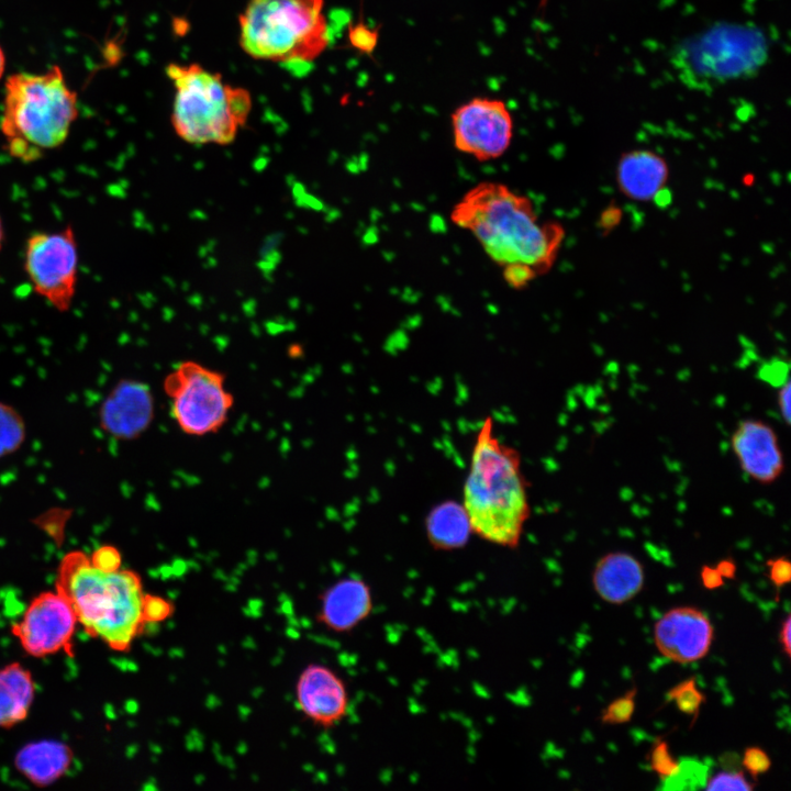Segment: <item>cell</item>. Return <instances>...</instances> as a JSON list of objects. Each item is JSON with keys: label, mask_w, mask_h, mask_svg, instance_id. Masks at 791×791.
I'll use <instances>...</instances> for the list:
<instances>
[{"label": "cell", "mask_w": 791, "mask_h": 791, "mask_svg": "<svg viewBox=\"0 0 791 791\" xmlns=\"http://www.w3.org/2000/svg\"><path fill=\"white\" fill-rule=\"evenodd\" d=\"M450 220L469 231L499 267L526 266L537 276L553 267L565 236L560 223L541 222L528 197L497 181L470 188Z\"/></svg>", "instance_id": "cell-1"}, {"label": "cell", "mask_w": 791, "mask_h": 791, "mask_svg": "<svg viewBox=\"0 0 791 791\" xmlns=\"http://www.w3.org/2000/svg\"><path fill=\"white\" fill-rule=\"evenodd\" d=\"M461 505L474 534L493 545L517 547L531 512L526 482L519 453L499 439L489 416L475 439Z\"/></svg>", "instance_id": "cell-2"}, {"label": "cell", "mask_w": 791, "mask_h": 791, "mask_svg": "<svg viewBox=\"0 0 791 791\" xmlns=\"http://www.w3.org/2000/svg\"><path fill=\"white\" fill-rule=\"evenodd\" d=\"M55 589L69 601L83 631L113 650H129L146 624L140 575L124 568L99 570L82 550L63 556Z\"/></svg>", "instance_id": "cell-3"}, {"label": "cell", "mask_w": 791, "mask_h": 791, "mask_svg": "<svg viewBox=\"0 0 791 791\" xmlns=\"http://www.w3.org/2000/svg\"><path fill=\"white\" fill-rule=\"evenodd\" d=\"M3 97L0 131L9 154L23 163L62 146L78 116L77 94L58 66L11 75Z\"/></svg>", "instance_id": "cell-4"}, {"label": "cell", "mask_w": 791, "mask_h": 791, "mask_svg": "<svg viewBox=\"0 0 791 791\" xmlns=\"http://www.w3.org/2000/svg\"><path fill=\"white\" fill-rule=\"evenodd\" d=\"M328 43L324 0H248L238 15V44L257 60L308 66Z\"/></svg>", "instance_id": "cell-5"}, {"label": "cell", "mask_w": 791, "mask_h": 791, "mask_svg": "<svg viewBox=\"0 0 791 791\" xmlns=\"http://www.w3.org/2000/svg\"><path fill=\"white\" fill-rule=\"evenodd\" d=\"M166 74L175 89L171 125L180 138L200 145L235 140L253 105L246 88L226 82L220 73L198 63H170Z\"/></svg>", "instance_id": "cell-6"}, {"label": "cell", "mask_w": 791, "mask_h": 791, "mask_svg": "<svg viewBox=\"0 0 791 791\" xmlns=\"http://www.w3.org/2000/svg\"><path fill=\"white\" fill-rule=\"evenodd\" d=\"M163 388L177 426L190 436L220 431L234 405L225 377L192 360L178 364L164 379Z\"/></svg>", "instance_id": "cell-7"}, {"label": "cell", "mask_w": 791, "mask_h": 791, "mask_svg": "<svg viewBox=\"0 0 791 791\" xmlns=\"http://www.w3.org/2000/svg\"><path fill=\"white\" fill-rule=\"evenodd\" d=\"M765 56L766 43L756 30L722 26L684 46L677 60L686 78L721 82L754 73Z\"/></svg>", "instance_id": "cell-8"}, {"label": "cell", "mask_w": 791, "mask_h": 791, "mask_svg": "<svg viewBox=\"0 0 791 791\" xmlns=\"http://www.w3.org/2000/svg\"><path fill=\"white\" fill-rule=\"evenodd\" d=\"M78 245L70 224L57 232H36L24 248V271L35 293L58 312H67L76 294Z\"/></svg>", "instance_id": "cell-9"}, {"label": "cell", "mask_w": 791, "mask_h": 791, "mask_svg": "<svg viewBox=\"0 0 791 791\" xmlns=\"http://www.w3.org/2000/svg\"><path fill=\"white\" fill-rule=\"evenodd\" d=\"M450 121L455 148L479 161L501 157L511 145L513 116L500 99L472 98L455 109Z\"/></svg>", "instance_id": "cell-10"}, {"label": "cell", "mask_w": 791, "mask_h": 791, "mask_svg": "<svg viewBox=\"0 0 791 791\" xmlns=\"http://www.w3.org/2000/svg\"><path fill=\"white\" fill-rule=\"evenodd\" d=\"M77 624L71 604L55 589L34 597L22 617L11 626V633L32 657L42 658L60 651L74 656L73 637Z\"/></svg>", "instance_id": "cell-11"}, {"label": "cell", "mask_w": 791, "mask_h": 791, "mask_svg": "<svg viewBox=\"0 0 791 791\" xmlns=\"http://www.w3.org/2000/svg\"><path fill=\"white\" fill-rule=\"evenodd\" d=\"M155 414L151 388L137 379L119 380L98 409L100 428L118 441H133L151 426Z\"/></svg>", "instance_id": "cell-12"}, {"label": "cell", "mask_w": 791, "mask_h": 791, "mask_svg": "<svg viewBox=\"0 0 791 791\" xmlns=\"http://www.w3.org/2000/svg\"><path fill=\"white\" fill-rule=\"evenodd\" d=\"M713 639L711 620L694 606L672 608L654 626V642L658 651L677 664H690L704 658Z\"/></svg>", "instance_id": "cell-13"}, {"label": "cell", "mask_w": 791, "mask_h": 791, "mask_svg": "<svg viewBox=\"0 0 791 791\" xmlns=\"http://www.w3.org/2000/svg\"><path fill=\"white\" fill-rule=\"evenodd\" d=\"M299 710L314 724L328 728L347 714L349 697L345 682L331 668L310 664L296 684Z\"/></svg>", "instance_id": "cell-14"}, {"label": "cell", "mask_w": 791, "mask_h": 791, "mask_svg": "<svg viewBox=\"0 0 791 791\" xmlns=\"http://www.w3.org/2000/svg\"><path fill=\"white\" fill-rule=\"evenodd\" d=\"M732 448L742 470L753 480L768 484L783 471L784 463L778 436L767 423L747 419L737 424Z\"/></svg>", "instance_id": "cell-15"}, {"label": "cell", "mask_w": 791, "mask_h": 791, "mask_svg": "<svg viewBox=\"0 0 791 791\" xmlns=\"http://www.w3.org/2000/svg\"><path fill=\"white\" fill-rule=\"evenodd\" d=\"M317 620L335 633H349L365 622L374 609L370 586L363 579L346 577L322 594Z\"/></svg>", "instance_id": "cell-16"}, {"label": "cell", "mask_w": 791, "mask_h": 791, "mask_svg": "<svg viewBox=\"0 0 791 791\" xmlns=\"http://www.w3.org/2000/svg\"><path fill=\"white\" fill-rule=\"evenodd\" d=\"M669 167L664 157L648 149L624 153L615 169L617 188L626 198L637 202L653 201L666 188Z\"/></svg>", "instance_id": "cell-17"}, {"label": "cell", "mask_w": 791, "mask_h": 791, "mask_svg": "<svg viewBox=\"0 0 791 791\" xmlns=\"http://www.w3.org/2000/svg\"><path fill=\"white\" fill-rule=\"evenodd\" d=\"M645 580L640 561L625 552L602 556L595 564L592 583L599 597L611 604H623L636 597Z\"/></svg>", "instance_id": "cell-18"}, {"label": "cell", "mask_w": 791, "mask_h": 791, "mask_svg": "<svg viewBox=\"0 0 791 791\" xmlns=\"http://www.w3.org/2000/svg\"><path fill=\"white\" fill-rule=\"evenodd\" d=\"M73 761L74 751L69 745L57 739H41L21 747L13 764L33 786L46 788L67 775Z\"/></svg>", "instance_id": "cell-19"}, {"label": "cell", "mask_w": 791, "mask_h": 791, "mask_svg": "<svg viewBox=\"0 0 791 791\" xmlns=\"http://www.w3.org/2000/svg\"><path fill=\"white\" fill-rule=\"evenodd\" d=\"M36 692L29 669L18 661L0 667V728L8 729L29 716Z\"/></svg>", "instance_id": "cell-20"}, {"label": "cell", "mask_w": 791, "mask_h": 791, "mask_svg": "<svg viewBox=\"0 0 791 791\" xmlns=\"http://www.w3.org/2000/svg\"><path fill=\"white\" fill-rule=\"evenodd\" d=\"M471 528L463 505L445 502L434 509L426 520L430 544L438 550H455L465 546Z\"/></svg>", "instance_id": "cell-21"}, {"label": "cell", "mask_w": 791, "mask_h": 791, "mask_svg": "<svg viewBox=\"0 0 791 791\" xmlns=\"http://www.w3.org/2000/svg\"><path fill=\"white\" fill-rule=\"evenodd\" d=\"M26 425L22 414L0 401V458L13 455L25 443Z\"/></svg>", "instance_id": "cell-22"}, {"label": "cell", "mask_w": 791, "mask_h": 791, "mask_svg": "<svg viewBox=\"0 0 791 791\" xmlns=\"http://www.w3.org/2000/svg\"><path fill=\"white\" fill-rule=\"evenodd\" d=\"M708 767L698 759L682 758L677 772L662 781L666 790H697L704 788L708 780Z\"/></svg>", "instance_id": "cell-23"}, {"label": "cell", "mask_w": 791, "mask_h": 791, "mask_svg": "<svg viewBox=\"0 0 791 791\" xmlns=\"http://www.w3.org/2000/svg\"><path fill=\"white\" fill-rule=\"evenodd\" d=\"M668 702L673 701L677 709L697 720L701 705L706 701L705 694L698 689L695 677L684 679L673 686L666 694Z\"/></svg>", "instance_id": "cell-24"}, {"label": "cell", "mask_w": 791, "mask_h": 791, "mask_svg": "<svg viewBox=\"0 0 791 791\" xmlns=\"http://www.w3.org/2000/svg\"><path fill=\"white\" fill-rule=\"evenodd\" d=\"M71 514V509L55 506L40 513L32 522L40 531L48 536L57 547H60L65 542L66 527Z\"/></svg>", "instance_id": "cell-25"}, {"label": "cell", "mask_w": 791, "mask_h": 791, "mask_svg": "<svg viewBox=\"0 0 791 791\" xmlns=\"http://www.w3.org/2000/svg\"><path fill=\"white\" fill-rule=\"evenodd\" d=\"M637 688L633 687L623 695L613 700L601 713V723L620 725L631 721L635 711Z\"/></svg>", "instance_id": "cell-26"}, {"label": "cell", "mask_w": 791, "mask_h": 791, "mask_svg": "<svg viewBox=\"0 0 791 791\" xmlns=\"http://www.w3.org/2000/svg\"><path fill=\"white\" fill-rule=\"evenodd\" d=\"M648 760L651 770L660 780L673 776L679 768V760L671 755L668 743L661 738L656 739L653 744Z\"/></svg>", "instance_id": "cell-27"}, {"label": "cell", "mask_w": 791, "mask_h": 791, "mask_svg": "<svg viewBox=\"0 0 791 791\" xmlns=\"http://www.w3.org/2000/svg\"><path fill=\"white\" fill-rule=\"evenodd\" d=\"M755 784L748 782L743 770L726 769L706 780L703 789L714 791H750Z\"/></svg>", "instance_id": "cell-28"}, {"label": "cell", "mask_w": 791, "mask_h": 791, "mask_svg": "<svg viewBox=\"0 0 791 791\" xmlns=\"http://www.w3.org/2000/svg\"><path fill=\"white\" fill-rule=\"evenodd\" d=\"M174 604L167 599L145 593L143 600V617L145 623L165 621L174 613Z\"/></svg>", "instance_id": "cell-29"}, {"label": "cell", "mask_w": 791, "mask_h": 791, "mask_svg": "<svg viewBox=\"0 0 791 791\" xmlns=\"http://www.w3.org/2000/svg\"><path fill=\"white\" fill-rule=\"evenodd\" d=\"M742 765L754 780L767 772L771 767L768 754L758 746H750L744 750Z\"/></svg>", "instance_id": "cell-30"}, {"label": "cell", "mask_w": 791, "mask_h": 791, "mask_svg": "<svg viewBox=\"0 0 791 791\" xmlns=\"http://www.w3.org/2000/svg\"><path fill=\"white\" fill-rule=\"evenodd\" d=\"M90 562L99 570L111 572L122 568V555L113 545H101L89 556Z\"/></svg>", "instance_id": "cell-31"}, {"label": "cell", "mask_w": 791, "mask_h": 791, "mask_svg": "<svg viewBox=\"0 0 791 791\" xmlns=\"http://www.w3.org/2000/svg\"><path fill=\"white\" fill-rule=\"evenodd\" d=\"M768 567V577L776 590L787 586L791 580V562L787 556L770 558L766 561Z\"/></svg>", "instance_id": "cell-32"}, {"label": "cell", "mask_w": 791, "mask_h": 791, "mask_svg": "<svg viewBox=\"0 0 791 791\" xmlns=\"http://www.w3.org/2000/svg\"><path fill=\"white\" fill-rule=\"evenodd\" d=\"M350 35L352 43L361 51L370 52L377 44V32L366 25L356 26Z\"/></svg>", "instance_id": "cell-33"}, {"label": "cell", "mask_w": 791, "mask_h": 791, "mask_svg": "<svg viewBox=\"0 0 791 791\" xmlns=\"http://www.w3.org/2000/svg\"><path fill=\"white\" fill-rule=\"evenodd\" d=\"M788 371V367L781 360H775L764 365L760 369V377L766 381L775 385H782V378Z\"/></svg>", "instance_id": "cell-34"}, {"label": "cell", "mask_w": 791, "mask_h": 791, "mask_svg": "<svg viewBox=\"0 0 791 791\" xmlns=\"http://www.w3.org/2000/svg\"><path fill=\"white\" fill-rule=\"evenodd\" d=\"M622 220V210L616 205H609L600 214L598 220V227L604 233H609L619 225Z\"/></svg>", "instance_id": "cell-35"}, {"label": "cell", "mask_w": 791, "mask_h": 791, "mask_svg": "<svg viewBox=\"0 0 791 791\" xmlns=\"http://www.w3.org/2000/svg\"><path fill=\"white\" fill-rule=\"evenodd\" d=\"M700 578L703 587L708 590H715L724 584V578L720 575L716 568L708 565L702 566Z\"/></svg>", "instance_id": "cell-36"}, {"label": "cell", "mask_w": 791, "mask_h": 791, "mask_svg": "<svg viewBox=\"0 0 791 791\" xmlns=\"http://www.w3.org/2000/svg\"><path fill=\"white\" fill-rule=\"evenodd\" d=\"M790 398H791V385H790V381L787 380L780 387V390L778 393V406H779L781 416L783 417L784 422L788 425L790 424V421H791Z\"/></svg>", "instance_id": "cell-37"}, {"label": "cell", "mask_w": 791, "mask_h": 791, "mask_svg": "<svg viewBox=\"0 0 791 791\" xmlns=\"http://www.w3.org/2000/svg\"><path fill=\"white\" fill-rule=\"evenodd\" d=\"M790 628H791V617H790V615H787V617L783 620L781 627H780L779 643L781 645L782 651L789 658L791 656V639H790L791 630Z\"/></svg>", "instance_id": "cell-38"}, {"label": "cell", "mask_w": 791, "mask_h": 791, "mask_svg": "<svg viewBox=\"0 0 791 791\" xmlns=\"http://www.w3.org/2000/svg\"><path fill=\"white\" fill-rule=\"evenodd\" d=\"M715 568L724 579H735L737 566L733 558L727 557L720 560Z\"/></svg>", "instance_id": "cell-39"}, {"label": "cell", "mask_w": 791, "mask_h": 791, "mask_svg": "<svg viewBox=\"0 0 791 791\" xmlns=\"http://www.w3.org/2000/svg\"><path fill=\"white\" fill-rule=\"evenodd\" d=\"M4 66H5V58H4L3 51H2V48H1V46H0V78H1L2 75H3Z\"/></svg>", "instance_id": "cell-40"}, {"label": "cell", "mask_w": 791, "mask_h": 791, "mask_svg": "<svg viewBox=\"0 0 791 791\" xmlns=\"http://www.w3.org/2000/svg\"><path fill=\"white\" fill-rule=\"evenodd\" d=\"M3 241H4V230H3V223H2V220L0 216V250L3 246Z\"/></svg>", "instance_id": "cell-41"}]
</instances>
